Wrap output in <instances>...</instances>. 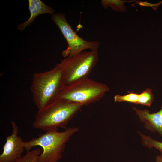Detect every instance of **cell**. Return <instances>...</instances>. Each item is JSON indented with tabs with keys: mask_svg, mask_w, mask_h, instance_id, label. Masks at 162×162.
<instances>
[{
	"mask_svg": "<svg viewBox=\"0 0 162 162\" xmlns=\"http://www.w3.org/2000/svg\"><path fill=\"white\" fill-rule=\"evenodd\" d=\"M82 106L79 103L59 98L38 110L33 126L46 131L58 127L66 129L69 122Z\"/></svg>",
	"mask_w": 162,
	"mask_h": 162,
	"instance_id": "1",
	"label": "cell"
},
{
	"mask_svg": "<svg viewBox=\"0 0 162 162\" xmlns=\"http://www.w3.org/2000/svg\"><path fill=\"white\" fill-rule=\"evenodd\" d=\"M66 85L58 64L49 71L34 73L31 91L33 100L38 110L59 98Z\"/></svg>",
	"mask_w": 162,
	"mask_h": 162,
	"instance_id": "2",
	"label": "cell"
},
{
	"mask_svg": "<svg viewBox=\"0 0 162 162\" xmlns=\"http://www.w3.org/2000/svg\"><path fill=\"white\" fill-rule=\"evenodd\" d=\"M79 130L77 127H69L59 132L58 129L46 131L29 141H24L23 146L27 151L35 146L43 149L38 162H58L62 158L66 144L71 136Z\"/></svg>",
	"mask_w": 162,
	"mask_h": 162,
	"instance_id": "3",
	"label": "cell"
},
{
	"mask_svg": "<svg viewBox=\"0 0 162 162\" xmlns=\"http://www.w3.org/2000/svg\"><path fill=\"white\" fill-rule=\"evenodd\" d=\"M110 90L106 84L87 76L66 85L59 98L87 106L99 100Z\"/></svg>",
	"mask_w": 162,
	"mask_h": 162,
	"instance_id": "4",
	"label": "cell"
},
{
	"mask_svg": "<svg viewBox=\"0 0 162 162\" xmlns=\"http://www.w3.org/2000/svg\"><path fill=\"white\" fill-rule=\"evenodd\" d=\"M98 60V50L81 52L62 60L58 64L66 85L88 76Z\"/></svg>",
	"mask_w": 162,
	"mask_h": 162,
	"instance_id": "5",
	"label": "cell"
},
{
	"mask_svg": "<svg viewBox=\"0 0 162 162\" xmlns=\"http://www.w3.org/2000/svg\"><path fill=\"white\" fill-rule=\"evenodd\" d=\"M52 19L59 28L68 43V48L62 52L64 57H71L87 49H98L99 42L96 41H88L78 36L67 22L64 14H54Z\"/></svg>",
	"mask_w": 162,
	"mask_h": 162,
	"instance_id": "6",
	"label": "cell"
},
{
	"mask_svg": "<svg viewBox=\"0 0 162 162\" xmlns=\"http://www.w3.org/2000/svg\"><path fill=\"white\" fill-rule=\"evenodd\" d=\"M11 123L12 132L6 138L3 152L0 155V162H15L22 156L25 149L23 146L24 141L18 135V127L14 121H11Z\"/></svg>",
	"mask_w": 162,
	"mask_h": 162,
	"instance_id": "7",
	"label": "cell"
},
{
	"mask_svg": "<svg viewBox=\"0 0 162 162\" xmlns=\"http://www.w3.org/2000/svg\"><path fill=\"white\" fill-rule=\"evenodd\" d=\"M145 128L152 133L158 132L162 137V106L158 112L150 113L147 109L133 108Z\"/></svg>",
	"mask_w": 162,
	"mask_h": 162,
	"instance_id": "8",
	"label": "cell"
},
{
	"mask_svg": "<svg viewBox=\"0 0 162 162\" xmlns=\"http://www.w3.org/2000/svg\"><path fill=\"white\" fill-rule=\"evenodd\" d=\"M28 1V8L30 13V16L27 21L18 26V29L20 30H23L39 15L45 14L53 15L55 11L52 8L40 0H29Z\"/></svg>",
	"mask_w": 162,
	"mask_h": 162,
	"instance_id": "9",
	"label": "cell"
},
{
	"mask_svg": "<svg viewBox=\"0 0 162 162\" xmlns=\"http://www.w3.org/2000/svg\"><path fill=\"white\" fill-rule=\"evenodd\" d=\"M134 0H102L101 4L103 8L106 9L110 7L114 10L119 12H126L127 8L124 3L132 2Z\"/></svg>",
	"mask_w": 162,
	"mask_h": 162,
	"instance_id": "10",
	"label": "cell"
},
{
	"mask_svg": "<svg viewBox=\"0 0 162 162\" xmlns=\"http://www.w3.org/2000/svg\"><path fill=\"white\" fill-rule=\"evenodd\" d=\"M137 131L141 137L142 144L145 146L149 148H155L159 150L162 154V142L155 140L149 136L144 135L140 131Z\"/></svg>",
	"mask_w": 162,
	"mask_h": 162,
	"instance_id": "11",
	"label": "cell"
},
{
	"mask_svg": "<svg viewBox=\"0 0 162 162\" xmlns=\"http://www.w3.org/2000/svg\"><path fill=\"white\" fill-rule=\"evenodd\" d=\"M42 150L39 148L27 151L26 154L15 162H38L39 155Z\"/></svg>",
	"mask_w": 162,
	"mask_h": 162,
	"instance_id": "12",
	"label": "cell"
},
{
	"mask_svg": "<svg viewBox=\"0 0 162 162\" xmlns=\"http://www.w3.org/2000/svg\"><path fill=\"white\" fill-rule=\"evenodd\" d=\"M154 100V95L152 89L148 88L139 94L138 104L149 106Z\"/></svg>",
	"mask_w": 162,
	"mask_h": 162,
	"instance_id": "13",
	"label": "cell"
},
{
	"mask_svg": "<svg viewBox=\"0 0 162 162\" xmlns=\"http://www.w3.org/2000/svg\"><path fill=\"white\" fill-rule=\"evenodd\" d=\"M139 95V94L132 92L123 95H116L114 97V101L116 102H126L138 104Z\"/></svg>",
	"mask_w": 162,
	"mask_h": 162,
	"instance_id": "14",
	"label": "cell"
},
{
	"mask_svg": "<svg viewBox=\"0 0 162 162\" xmlns=\"http://www.w3.org/2000/svg\"><path fill=\"white\" fill-rule=\"evenodd\" d=\"M134 1L136 2L141 6L151 7L154 10H156L162 4V1L155 4H152L146 2H141L140 1L134 0Z\"/></svg>",
	"mask_w": 162,
	"mask_h": 162,
	"instance_id": "15",
	"label": "cell"
},
{
	"mask_svg": "<svg viewBox=\"0 0 162 162\" xmlns=\"http://www.w3.org/2000/svg\"><path fill=\"white\" fill-rule=\"evenodd\" d=\"M156 162H162V154L157 155L155 158Z\"/></svg>",
	"mask_w": 162,
	"mask_h": 162,
	"instance_id": "16",
	"label": "cell"
}]
</instances>
